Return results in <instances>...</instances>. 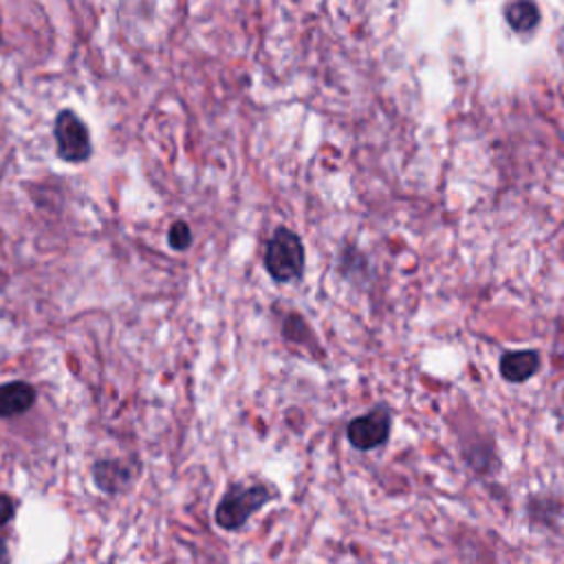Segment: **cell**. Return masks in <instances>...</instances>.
Returning <instances> with one entry per match:
<instances>
[{"instance_id":"6da1fadb","label":"cell","mask_w":564,"mask_h":564,"mask_svg":"<svg viewBox=\"0 0 564 564\" xmlns=\"http://www.w3.org/2000/svg\"><path fill=\"white\" fill-rule=\"evenodd\" d=\"M275 489H271L264 482H251V485H231L225 496L218 500L214 520L225 531H238L247 524V520L260 511L267 502L275 498Z\"/></svg>"},{"instance_id":"7a4b0ae2","label":"cell","mask_w":564,"mask_h":564,"mask_svg":"<svg viewBox=\"0 0 564 564\" xmlns=\"http://www.w3.org/2000/svg\"><path fill=\"white\" fill-rule=\"evenodd\" d=\"M304 245L295 231L278 227L264 249V269L275 282H293L304 273Z\"/></svg>"},{"instance_id":"3957f363","label":"cell","mask_w":564,"mask_h":564,"mask_svg":"<svg viewBox=\"0 0 564 564\" xmlns=\"http://www.w3.org/2000/svg\"><path fill=\"white\" fill-rule=\"evenodd\" d=\"M55 134V152L66 163H84L93 154L90 132L86 123L73 110H59L53 123Z\"/></svg>"},{"instance_id":"277c9868","label":"cell","mask_w":564,"mask_h":564,"mask_svg":"<svg viewBox=\"0 0 564 564\" xmlns=\"http://www.w3.org/2000/svg\"><path fill=\"white\" fill-rule=\"evenodd\" d=\"M392 430V414L386 408H375L368 414L355 416L348 427L346 436L355 449L368 452L383 445Z\"/></svg>"},{"instance_id":"5b68a950","label":"cell","mask_w":564,"mask_h":564,"mask_svg":"<svg viewBox=\"0 0 564 564\" xmlns=\"http://www.w3.org/2000/svg\"><path fill=\"white\" fill-rule=\"evenodd\" d=\"M90 474H93L95 487L104 494H119L134 478V471L119 458H101V460L93 463Z\"/></svg>"},{"instance_id":"8992f818","label":"cell","mask_w":564,"mask_h":564,"mask_svg":"<svg viewBox=\"0 0 564 564\" xmlns=\"http://www.w3.org/2000/svg\"><path fill=\"white\" fill-rule=\"evenodd\" d=\"M540 368V352L538 350H509L500 357L498 370L505 381L509 383H522L531 379Z\"/></svg>"},{"instance_id":"52a82bcc","label":"cell","mask_w":564,"mask_h":564,"mask_svg":"<svg viewBox=\"0 0 564 564\" xmlns=\"http://www.w3.org/2000/svg\"><path fill=\"white\" fill-rule=\"evenodd\" d=\"M37 392L29 381L0 383V419L18 416L35 405Z\"/></svg>"},{"instance_id":"ba28073f","label":"cell","mask_w":564,"mask_h":564,"mask_svg":"<svg viewBox=\"0 0 564 564\" xmlns=\"http://www.w3.org/2000/svg\"><path fill=\"white\" fill-rule=\"evenodd\" d=\"M505 20L516 33H531L540 22V9L527 0L511 2L505 7Z\"/></svg>"},{"instance_id":"9c48e42d","label":"cell","mask_w":564,"mask_h":564,"mask_svg":"<svg viewBox=\"0 0 564 564\" xmlns=\"http://www.w3.org/2000/svg\"><path fill=\"white\" fill-rule=\"evenodd\" d=\"M167 245L174 251H185L192 245V229H189V225L185 220H176V223L170 225Z\"/></svg>"},{"instance_id":"30bf717a","label":"cell","mask_w":564,"mask_h":564,"mask_svg":"<svg viewBox=\"0 0 564 564\" xmlns=\"http://www.w3.org/2000/svg\"><path fill=\"white\" fill-rule=\"evenodd\" d=\"M282 333H284L286 339L297 341V344H308V337H311V328H308L306 322H304L300 315H295V313L284 319Z\"/></svg>"},{"instance_id":"8fae6325","label":"cell","mask_w":564,"mask_h":564,"mask_svg":"<svg viewBox=\"0 0 564 564\" xmlns=\"http://www.w3.org/2000/svg\"><path fill=\"white\" fill-rule=\"evenodd\" d=\"M15 516V500L7 494H0V527H4Z\"/></svg>"},{"instance_id":"7c38bea8","label":"cell","mask_w":564,"mask_h":564,"mask_svg":"<svg viewBox=\"0 0 564 564\" xmlns=\"http://www.w3.org/2000/svg\"><path fill=\"white\" fill-rule=\"evenodd\" d=\"M7 562V542H4V538L0 535V564H4Z\"/></svg>"}]
</instances>
